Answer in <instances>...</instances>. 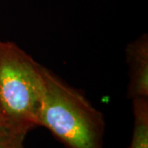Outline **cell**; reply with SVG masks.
Returning a JSON list of instances; mask_svg holds the SVG:
<instances>
[{"label":"cell","instance_id":"7a4b0ae2","mask_svg":"<svg viewBox=\"0 0 148 148\" xmlns=\"http://www.w3.org/2000/svg\"><path fill=\"white\" fill-rule=\"evenodd\" d=\"M43 69L16 44L0 40V123L24 137L40 127Z\"/></svg>","mask_w":148,"mask_h":148},{"label":"cell","instance_id":"277c9868","mask_svg":"<svg viewBox=\"0 0 148 148\" xmlns=\"http://www.w3.org/2000/svg\"><path fill=\"white\" fill-rule=\"evenodd\" d=\"M132 104L134 123L128 148H148V99H133Z\"/></svg>","mask_w":148,"mask_h":148},{"label":"cell","instance_id":"3957f363","mask_svg":"<svg viewBox=\"0 0 148 148\" xmlns=\"http://www.w3.org/2000/svg\"><path fill=\"white\" fill-rule=\"evenodd\" d=\"M129 82L127 95L131 100L148 99V36L143 34L125 49Z\"/></svg>","mask_w":148,"mask_h":148},{"label":"cell","instance_id":"6da1fadb","mask_svg":"<svg viewBox=\"0 0 148 148\" xmlns=\"http://www.w3.org/2000/svg\"><path fill=\"white\" fill-rule=\"evenodd\" d=\"M45 94L40 126L66 148H104L106 120L79 90L47 68L43 69Z\"/></svg>","mask_w":148,"mask_h":148},{"label":"cell","instance_id":"5b68a950","mask_svg":"<svg viewBox=\"0 0 148 148\" xmlns=\"http://www.w3.org/2000/svg\"><path fill=\"white\" fill-rule=\"evenodd\" d=\"M25 139L0 123V148H24Z\"/></svg>","mask_w":148,"mask_h":148}]
</instances>
